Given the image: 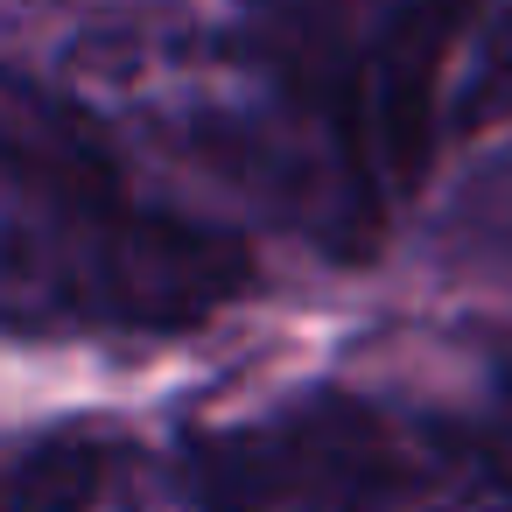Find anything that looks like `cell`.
Listing matches in <instances>:
<instances>
[{"mask_svg": "<svg viewBox=\"0 0 512 512\" xmlns=\"http://www.w3.org/2000/svg\"><path fill=\"white\" fill-rule=\"evenodd\" d=\"M505 113H512V0L498 15H484L470 36V64L456 71L449 127H491Z\"/></svg>", "mask_w": 512, "mask_h": 512, "instance_id": "obj_6", "label": "cell"}, {"mask_svg": "<svg viewBox=\"0 0 512 512\" xmlns=\"http://www.w3.org/2000/svg\"><path fill=\"white\" fill-rule=\"evenodd\" d=\"M484 0H267L239 43L246 169L337 253L421 183Z\"/></svg>", "mask_w": 512, "mask_h": 512, "instance_id": "obj_1", "label": "cell"}, {"mask_svg": "<svg viewBox=\"0 0 512 512\" xmlns=\"http://www.w3.org/2000/svg\"><path fill=\"white\" fill-rule=\"evenodd\" d=\"M337 512H512V470L456 421L337 393Z\"/></svg>", "mask_w": 512, "mask_h": 512, "instance_id": "obj_3", "label": "cell"}, {"mask_svg": "<svg viewBox=\"0 0 512 512\" xmlns=\"http://www.w3.org/2000/svg\"><path fill=\"white\" fill-rule=\"evenodd\" d=\"M0 512H141L134 456L92 435L36 442L0 463Z\"/></svg>", "mask_w": 512, "mask_h": 512, "instance_id": "obj_5", "label": "cell"}, {"mask_svg": "<svg viewBox=\"0 0 512 512\" xmlns=\"http://www.w3.org/2000/svg\"><path fill=\"white\" fill-rule=\"evenodd\" d=\"M8 267L50 316L92 330H197L246 295V246L155 197L120 141L57 85L0 57Z\"/></svg>", "mask_w": 512, "mask_h": 512, "instance_id": "obj_2", "label": "cell"}, {"mask_svg": "<svg viewBox=\"0 0 512 512\" xmlns=\"http://www.w3.org/2000/svg\"><path fill=\"white\" fill-rule=\"evenodd\" d=\"M183 512H337V393H295L190 435Z\"/></svg>", "mask_w": 512, "mask_h": 512, "instance_id": "obj_4", "label": "cell"}]
</instances>
